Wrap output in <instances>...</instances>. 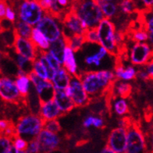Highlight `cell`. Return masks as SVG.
Instances as JSON below:
<instances>
[{
	"instance_id": "1",
	"label": "cell",
	"mask_w": 153,
	"mask_h": 153,
	"mask_svg": "<svg viewBox=\"0 0 153 153\" xmlns=\"http://www.w3.org/2000/svg\"><path fill=\"white\" fill-rule=\"evenodd\" d=\"M79 76L84 89L91 99L109 91L116 80L113 71L109 70L85 71L79 74Z\"/></svg>"
},
{
	"instance_id": "2",
	"label": "cell",
	"mask_w": 153,
	"mask_h": 153,
	"mask_svg": "<svg viewBox=\"0 0 153 153\" xmlns=\"http://www.w3.org/2000/svg\"><path fill=\"white\" fill-rule=\"evenodd\" d=\"M71 10L88 29L96 28L104 18L100 6L95 0H75Z\"/></svg>"
},
{
	"instance_id": "3",
	"label": "cell",
	"mask_w": 153,
	"mask_h": 153,
	"mask_svg": "<svg viewBox=\"0 0 153 153\" xmlns=\"http://www.w3.org/2000/svg\"><path fill=\"white\" fill-rule=\"evenodd\" d=\"M44 120L38 114L28 113L20 117L13 124L14 134L27 141L34 140L44 128Z\"/></svg>"
},
{
	"instance_id": "4",
	"label": "cell",
	"mask_w": 153,
	"mask_h": 153,
	"mask_svg": "<svg viewBox=\"0 0 153 153\" xmlns=\"http://www.w3.org/2000/svg\"><path fill=\"white\" fill-rule=\"evenodd\" d=\"M99 45L108 52L109 55L116 56L120 52L116 42V27L110 20L103 18L96 27Z\"/></svg>"
},
{
	"instance_id": "5",
	"label": "cell",
	"mask_w": 153,
	"mask_h": 153,
	"mask_svg": "<svg viewBox=\"0 0 153 153\" xmlns=\"http://www.w3.org/2000/svg\"><path fill=\"white\" fill-rule=\"evenodd\" d=\"M124 153H149L143 131L134 123H131L127 128V146Z\"/></svg>"
},
{
	"instance_id": "6",
	"label": "cell",
	"mask_w": 153,
	"mask_h": 153,
	"mask_svg": "<svg viewBox=\"0 0 153 153\" xmlns=\"http://www.w3.org/2000/svg\"><path fill=\"white\" fill-rule=\"evenodd\" d=\"M44 15L45 12L35 0H24L19 6V20L34 27Z\"/></svg>"
},
{
	"instance_id": "7",
	"label": "cell",
	"mask_w": 153,
	"mask_h": 153,
	"mask_svg": "<svg viewBox=\"0 0 153 153\" xmlns=\"http://www.w3.org/2000/svg\"><path fill=\"white\" fill-rule=\"evenodd\" d=\"M34 27L40 30L49 42H53L63 36L62 24L59 22L57 17L47 13Z\"/></svg>"
},
{
	"instance_id": "8",
	"label": "cell",
	"mask_w": 153,
	"mask_h": 153,
	"mask_svg": "<svg viewBox=\"0 0 153 153\" xmlns=\"http://www.w3.org/2000/svg\"><path fill=\"white\" fill-rule=\"evenodd\" d=\"M64 91L71 98L75 107H85L91 102L90 97L84 89L79 75L71 76L70 84Z\"/></svg>"
},
{
	"instance_id": "9",
	"label": "cell",
	"mask_w": 153,
	"mask_h": 153,
	"mask_svg": "<svg viewBox=\"0 0 153 153\" xmlns=\"http://www.w3.org/2000/svg\"><path fill=\"white\" fill-rule=\"evenodd\" d=\"M0 98L4 103L17 104L25 102L15 84L14 78L0 74Z\"/></svg>"
},
{
	"instance_id": "10",
	"label": "cell",
	"mask_w": 153,
	"mask_h": 153,
	"mask_svg": "<svg viewBox=\"0 0 153 153\" xmlns=\"http://www.w3.org/2000/svg\"><path fill=\"white\" fill-rule=\"evenodd\" d=\"M152 47L148 42H134L129 52V60L134 67H143L152 61Z\"/></svg>"
},
{
	"instance_id": "11",
	"label": "cell",
	"mask_w": 153,
	"mask_h": 153,
	"mask_svg": "<svg viewBox=\"0 0 153 153\" xmlns=\"http://www.w3.org/2000/svg\"><path fill=\"white\" fill-rule=\"evenodd\" d=\"M28 76L40 102H45L53 100L55 88L51 81L38 77L33 72L30 73Z\"/></svg>"
},
{
	"instance_id": "12",
	"label": "cell",
	"mask_w": 153,
	"mask_h": 153,
	"mask_svg": "<svg viewBox=\"0 0 153 153\" xmlns=\"http://www.w3.org/2000/svg\"><path fill=\"white\" fill-rule=\"evenodd\" d=\"M62 26V34L66 38L73 35H84L85 31L88 30V28L71 10L64 16Z\"/></svg>"
},
{
	"instance_id": "13",
	"label": "cell",
	"mask_w": 153,
	"mask_h": 153,
	"mask_svg": "<svg viewBox=\"0 0 153 153\" xmlns=\"http://www.w3.org/2000/svg\"><path fill=\"white\" fill-rule=\"evenodd\" d=\"M35 140L40 148V153H52L56 151L62 141L58 134L52 133L45 129L38 134Z\"/></svg>"
},
{
	"instance_id": "14",
	"label": "cell",
	"mask_w": 153,
	"mask_h": 153,
	"mask_svg": "<svg viewBox=\"0 0 153 153\" xmlns=\"http://www.w3.org/2000/svg\"><path fill=\"white\" fill-rule=\"evenodd\" d=\"M106 146L116 153H124L127 146V128H113L109 134Z\"/></svg>"
},
{
	"instance_id": "15",
	"label": "cell",
	"mask_w": 153,
	"mask_h": 153,
	"mask_svg": "<svg viewBox=\"0 0 153 153\" xmlns=\"http://www.w3.org/2000/svg\"><path fill=\"white\" fill-rule=\"evenodd\" d=\"M13 47L15 53L25 57L29 60L34 61L37 58L38 50L30 40V38L16 37Z\"/></svg>"
},
{
	"instance_id": "16",
	"label": "cell",
	"mask_w": 153,
	"mask_h": 153,
	"mask_svg": "<svg viewBox=\"0 0 153 153\" xmlns=\"http://www.w3.org/2000/svg\"><path fill=\"white\" fill-rule=\"evenodd\" d=\"M62 115L60 110L59 109L53 100L42 102L40 104L38 116L44 120V122L53 120H58Z\"/></svg>"
},
{
	"instance_id": "17",
	"label": "cell",
	"mask_w": 153,
	"mask_h": 153,
	"mask_svg": "<svg viewBox=\"0 0 153 153\" xmlns=\"http://www.w3.org/2000/svg\"><path fill=\"white\" fill-rule=\"evenodd\" d=\"M53 100L62 115L67 114L75 108L71 98L67 96L64 91L55 90Z\"/></svg>"
},
{
	"instance_id": "18",
	"label": "cell",
	"mask_w": 153,
	"mask_h": 153,
	"mask_svg": "<svg viewBox=\"0 0 153 153\" xmlns=\"http://www.w3.org/2000/svg\"><path fill=\"white\" fill-rule=\"evenodd\" d=\"M62 67L71 76H76V75H79V74H80L78 71V65H77V62H76V60L75 53L68 45H67L64 50Z\"/></svg>"
},
{
	"instance_id": "19",
	"label": "cell",
	"mask_w": 153,
	"mask_h": 153,
	"mask_svg": "<svg viewBox=\"0 0 153 153\" xmlns=\"http://www.w3.org/2000/svg\"><path fill=\"white\" fill-rule=\"evenodd\" d=\"M137 69L133 65H129L124 67L123 65L118 64L114 68L113 74L117 80H120L123 81H132L137 77Z\"/></svg>"
},
{
	"instance_id": "20",
	"label": "cell",
	"mask_w": 153,
	"mask_h": 153,
	"mask_svg": "<svg viewBox=\"0 0 153 153\" xmlns=\"http://www.w3.org/2000/svg\"><path fill=\"white\" fill-rule=\"evenodd\" d=\"M71 75L62 67L55 72L51 83L53 84L55 90L64 91L68 87L71 79Z\"/></svg>"
},
{
	"instance_id": "21",
	"label": "cell",
	"mask_w": 153,
	"mask_h": 153,
	"mask_svg": "<svg viewBox=\"0 0 153 153\" xmlns=\"http://www.w3.org/2000/svg\"><path fill=\"white\" fill-rule=\"evenodd\" d=\"M109 91H110L112 96L127 99V97H129L132 91V86L130 83L127 82V81L116 79L111 86Z\"/></svg>"
},
{
	"instance_id": "22",
	"label": "cell",
	"mask_w": 153,
	"mask_h": 153,
	"mask_svg": "<svg viewBox=\"0 0 153 153\" xmlns=\"http://www.w3.org/2000/svg\"><path fill=\"white\" fill-rule=\"evenodd\" d=\"M14 81L20 95L26 101L27 97L28 96L30 89L32 88L29 76L19 71L17 75L14 77Z\"/></svg>"
},
{
	"instance_id": "23",
	"label": "cell",
	"mask_w": 153,
	"mask_h": 153,
	"mask_svg": "<svg viewBox=\"0 0 153 153\" xmlns=\"http://www.w3.org/2000/svg\"><path fill=\"white\" fill-rule=\"evenodd\" d=\"M67 45V38L64 36L61 37L57 40L54 41L53 42H50L48 47V52L53 55L55 59L58 61L62 66V58L64 54V50Z\"/></svg>"
},
{
	"instance_id": "24",
	"label": "cell",
	"mask_w": 153,
	"mask_h": 153,
	"mask_svg": "<svg viewBox=\"0 0 153 153\" xmlns=\"http://www.w3.org/2000/svg\"><path fill=\"white\" fill-rule=\"evenodd\" d=\"M30 40L32 42L34 46L38 51L41 52H47L49 47L50 42H48L45 37L43 35V34L38 30L36 27H33L31 34H30Z\"/></svg>"
},
{
	"instance_id": "25",
	"label": "cell",
	"mask_w": 153,
	"mask_h": 153,
	"mask_svg": "<svg viewBox=\"0 0 153 153\" xmlns=\"http://www.w3.org/2000/svg\"><path fill=\"white\" fill-rule=\"evenodd\" d=\"M111 107L113 113L118 117H125L129 113V103L127 102V99L113 96L111 102Z\"/></svg>"
},
{
	"instance_id": "26",
	"label": "cell",
	"mask_w": 153,
	"mask_h": 153,
	"mask_svg": "<svg viewBox=\"0 0 153 153\" xmlns=\"http://www.w3.org/2000/svg\"><path fill=\"white\" fill-rule=\"evenodd\" d=\"M13 56L10 57L13 61L16 64L18 71L24 74L29 75L30 73H32V63L33 61H30L25 57L17 54L15 52H13Z\"/></svg>"
},
{
	"instance_id": "27",
	"label": "cell",
	"mask_w": 153,
	"mask_h": 153,
	"mask_svg": "<svg viewBox=\"0 0 153 153\" xmlns=\"http://www.w3.org/2000/svg\"><path fill=\"white\" fill-rule=\"evenodd\" d=\"M32 29L33 27L20 20H17L13 24V32L16 37L30 38Z\"/></svg>"
},
{
	"instance_id": "28",
	"label": "cell",
	"mask_w": 153,
	"mask_h": 153,
	"mask_svg": "<svg viewBox=\"0 0 153 153\" xmlns=\"http://www.w3.org/2000/svg\"><path fill=\"white\" fill-rule=\"evenodd\" d=\"M82 124L85 128H90L93 127L98 129H101L105 127V121L102 117L89 115L84 119Z\"/></svg>"
},
{
	"instance_id": "29",
	"label": "cell",
	"mask_w": 153,
	"mask_h": 153,
	"mask_svg": "<svg viewBox=\"0 0 153 153\" xmlns=\"http://www.w3.org/2000/svg\"><path fill=\"white\" fill-rule=\"evenodd\" d=\"M98 4L100 6L104 18L110 20L111 18H113V16L117 14V6L113 2L100 1Z\"/></svg>"
},
{
	"instance_id": "30",
	"label": "cell",
	"mask_w": 153,
	"mask_h": 153,
	"mask_svg": "<svg viewBox=\"0 0 153 153\" xmlns=\"http://www.w3.org/2000/svg\"><path fill=\"white\" fill-rule=\"evenodd\" d=\"M67 45L72 49L74 53H77L83 48L85 44L84 35H73L67 38Z\"/></svg>"
},
{
	"instance_id": "31",
	"label": "cell",
	"mask_w": 153,
	"mask_h": 153,
	"mask_svg": "<svg viewBox=\"0 0 153 153\" xmlns=\"http://www.w3.org/2000/svg\"><path fill=\"white\" fill-rule=\"evenodd\" d=\"M131 39L134 42H148L149 41V34L145 28L137 29L134 30L131 34Z\"/></svg>"
},
{
	"instance_id": "32",
	"label": "cell",
	"mask_w": 153,
	"mask_h": 153,
	"mask_svg": "<svg viewBox=\"0 0 153 153\" xmlns=\"http://www.w3.org/2000/svg\"><path fill=\"white\" fill-rule=\"evenodd\" d=\"M32 72L37 76L44 80H47V74L44 67L38 59H35L32 63Z\"/></svg>"
},
{
	"instance_id": "33",
	"label": "cell",
	"mask_w": 153,
	"mask_h": 153,
	"mask_svg": "<svg viewBox=\"0 0 153 153\" xmlns=\"http://www.w3.org/2000/svg\"><path fill=\"white\" fill-rule=\"evenodd\" d=\"M48 131H50L52 133L59 134L62 130L60 123L58 120H53L45 121L44 123V128Z\"/></svg>"
},
{
	"instance_id": "34",
	"label": "cell",
	"mask_w": 153,
	"mask_h": 153,
	"mask_svg": "<svg viewBox=\"0 0 153 153\" xmlns=\"http://www.w3.org/2000/svg\"><path fill=\"white\" fill-rule=\"evenodd\" d=\"M84 38H85V43L99 45V37H98L96 28L88 29L84 34Z\"/></svg>"
},
{
	"instance_id": "35",
	"label": "cell",
	"mask_w": 153,
	"mask_h": 153,
	"mask_svg": "<svg viewBox=\"0 0 153 153\" xmlns=\"http://www.w3.org/2000/svg\"><path fill=\"white\" fill-rule=\"evenodd\" d=\"M120 10L125 14H130L134 11L135 4L133 0H122L120 3Z\"/></svg>"
},
{
	"instance_id": "36",
	"label": "cell",
	"mask_w": 153,
	"mask_h": 153,
	"mask_svg": "<svg viewBox=\"0 0 153 153\" xmlns=\"http://www.w3.org/2000/svg\"><path fill=\"white\" fill-rule=\"evenodd\" d=\"M28 141L21 137L14 135L12 137V145L17 151H24L27 148Z\"/></svg>"
},
{
	"instance_id": "37",
	"label": "cell",
	"mask_w": 153,
	"mask_h": 153,
	"mask_svg": "<svg viewBox=\"0 0 153 153\" xmlns=\"http://www.w3.org/2000/svg\"><path fill=\"white\" fill-rule=\"evenodd\" d=\"M12 146V137L0 134V153H7Z\"/></svg>"
},
{
	"instance_id": "38",
	"label": "cell",
	"mask_w": 153,
	"mask_h": 153,
	"mask_svg": "<svg viewBox=\"0 0 153 153\" xmlns=\"http://www.w3.org/2000/svg\"><path fill=\"white\" fill-rule=\"evenodd\" d=\"M43 53H44L45 58V59L47 60V62H48V64L50 65V67H52L54 71H58L59 69L62 67L60 63L55 59V57L53 56V55L48 53V51H47V52H43Z\"/></svg>"
},
{
	"instance_id": "39",
	"label": "cell",
	"mask_w": 153,
	"mask_h": 153,
	"mask_svg": "<svg viewBox=\"0 0 153 153\" xmlns=\"http://www.w3.org/2000/svg\"><path fill=\"white\" fill-rule=\"evenodd\" d=\"M85 62L87 65L88 66H94L95 67H100L101 65V60L98 57L96 53H93L91 55H88L85 59Z\"/></svg>"
},
{
	"instance_id": "40",
	"label": "cell",
	"mask_w": 153,
	"mask_h": 153,
	"mask_svg": "<svg viewBox=\"0 0 153 153\" xmlns=\"http://www.w3.org/2000/svg\"><path fill=\"white\" fill-rule=\"evenodd\" d=\"M24 151L26 152V153H40V148H39L38 141L35 139L29 141L26 149Z\"/></svg>"
},
{
	"instance_id": "41",
	"label": "cell",
	"mask_w": 153,
	"mask_h": 153,
	"mask_svg": "<svg viewBox=\"0 0 153 153\" xmlns=\"http://www.w3.org/2000/svg\"><path fill=\"white\" fill-rule=\"evenodd\" d=\"M5 19L9 20L10 22L14 24L16 21V14L13 9L10 6H7L6 10V15H5Z\"/></svg>"
},
{
	"instance_id": "42",
	"label": "cell",
	"mask_w": 153,
	"mask_h": 153,
	"mask_svg": "<svg viewBox=\"0 0 153 153\" xmlns=\"http://www.w3.org/2000/svg\"><path fill=\"white\" fill-rule=\"evenodd\" d=\"M137 77H138L140 80H142V81H144L152 79L151 77L149 76V75L148 74L147 71H145V68L144 66L143 67H140V68L137 69Z\"/></svg>"
},
{
	"instance_id": "43",
	"label": "cell",
	"mask_w": 153,
	"mask_h": 153,
	"mask_svg": "<svg viewBox=\"0 0 153 153\" xmlns=\"http://www.w3.org/2000/svg\"><path fill=\"white\" fill-rule=\"evenodd\" d=\"M45 13H48L50 8L51 0H35Z\"/></svg>"
},
{
	"instance_id": "44",
	"label": "cell",
	"mask_w": 153,
	"mask_h": 153,
	"mask_svg": "<svg viewBox=\"0 0 153 153\" xmlns=\"http://www.w3.org/2000/svg\"><path fill=\"white\" fill-rule=\"evenodd\" d=\"M13 123L6 119H0V134H2Z\"/></svg>"
},
{
	"instance_id": "45",
	"label": "cell",
	"mask_w": 153,
	"mask_h": 153,
	"mask_svg": "<svg viewBox=\"0 0 153 153\" xmlns=\"http://www.w3.org/2000/svg\"><path fill=\"white\" fill-rule=\"evenodd\" d=\"M7 5L3 0H0V20L5 19L6 15V10Z\"/></svg>"
},
{
	"instance_id": "46",
	"label": "cell",
	"mask_w": 153,
	"mask_h": 153,
	"mask_svg": "<svg viewBox=\"0 0 153 153\" xmlns=\"http://www.w3.org/2000/svg\"><path fill=\"white\" fill-rule=\"evenodd\" d=\"M145 68V71H147L148 74L149 75V76L152 78V76H153V63H152V61L151 62H149V63H147L146 65L144 66Z\"/></svg>"
},
{
	"instance_id": "47",
	"label": "cell",
	"mask_w": 153,
	"mask_h": 153,
	"mask_svg": "<svg viewBox=\"0 0 153 153\" xmlns=\"http://www.w3.org/2000/svg\"><path fill=\"white\" fill-rule=\"evenodd\" d=\"M57 3L59 7H67L69 5V0H57Z\"/></svg>"
},
{
	"instance_id": "48",
	"label": "cell",
	"mask_w": 153,
	"mask_h": 153,
	"mask_svg": "<svg viewBox=\"0 0 153 153\" xmlns=\"http://www.w3.org/2000/svg\"><path fill=\"white\" fill-rule=\"evenodd\" d=\"M141 2H143L144 5H145L149 10H151L152 6L153 4V0H141Z\"/></svg>"
},
{
	"instance_id": "49",
	"label": "cell",
	"mask_w": 153,
	"mask_h": 153,
	"mask_svg": "<svg viewBox=\"0 0 153 153\" xmlns=\"http://www.w3.org/2000/svg\"><path fill=\"white\" fill-rule=\"evenodd\" d=\"M99 153H116V152H113L111 149H109V147L105 146V147L103 148V149H102V150H101Z\"/></svg>"
},
{
	"instance_id": "50",
	"label": "cell",
	"mask_w": 153,
	"mask_h": 153,
	"mask_svg": "<svg viewBox=\"0 0 153 153\" xmlns=\"http://www.w3.org/2000/svg\"><path fill=\"white\" fill-rule=\"evenodd\" d=\"M17 152H18V151H17V150H16V149H15L13 145L10 147V149H9V151L7 152V153H17Z\"/></svg>"
},
{
	"instance_id": "51",
	"label": "cell",
	"mask_w": 153,
	"mask_h": 153,
	"mask_svg": "<svg viewBox=\"0 0 153 153\" xmlns=\"http://www.w3.org/2000/svg\"><path fill=\"white\" fill-rule=\"evenodd\" d=\"M3 105H4V102L2 100V99L0 98V112L2 111V108H3Z\"/></svg>"
},
{
	"instance_id": "52",
	"label": "cell",
	"mask_w": 153,
	"mask_h": 153,
	"mask_svg": "<svg viewBox=\"0 0 153 153\" xmlns=\"http://www.w3.org/2000/svg\"><path fill=\"white\" fill-rule=\"evenodd\" d=\"M4 56H5L4 53H2V51H0V62H2V59H3V57H4Z\"/></svg>"
},
{
	"instance_id": "53",
	"label": "cell",
	"mask_w": 153,
	"mask_h": 153,
	"mask_svg": "<svg viewBox=\"0 0 153 153\" xmlns=\"http://www.w3.org/2000/svg\"><path fill=\"white\" fill-rule=\"evenodd\" d=\"M102 2H113V1H115V0H102Z\"/></svg>"
},
{
	"instance_id": "54",
	"label": "cell",
	"mask_w": 153,
	"mask_h": 153,
	"mask_svg": "<svg viewBox=\"0 0 153 153\" xmlns=\"http://www.w3.org/2000/svg\"><path fill=\"white\" fill-rule=\"evenodd\" d=\"M17 153H26V152L25 151H18V152Z\"/></svg>"
},
{
	"instance_id": "55",
	"label": "cell",
	"mask_w": 153,
	"mask_h": 153,
	"mask_svg": "<svg viewBox=\"0 0 153 153\" xmlns=\"http://www.w3.org/2000/svg\"><path fill=\"white\" fill-rule=\"evenodd\" d=\"M0 74H1V72H0Z\"/></svg>"
}]
</instances>
